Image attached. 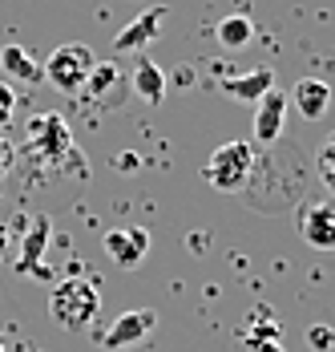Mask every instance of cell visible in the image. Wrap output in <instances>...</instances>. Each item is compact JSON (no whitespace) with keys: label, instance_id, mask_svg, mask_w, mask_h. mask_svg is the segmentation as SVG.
I'll return each instance as SVG.
<instances>
[{"label":"cell","instance_id":"obj_1","mask_svg":"<svg viewBox=\"0 0 335 352\" xmlns=\"http://www.w3.org/2000/svg\"><path fill=\"white\" fill-rule=\"evenodd\" d=\"M101 312V292L93 280H61L49 292V320L65 332H85Z\"/></svg>","mask_w":335,"mask_h":352},{"label":"cell","instance_id":"obj_2","mask_svg":"<svg viewBox=\"0 0 335 352\" xmlns=\"http://www.w3.org/2000/svg\"><path fill=\"white\" fill-rule=\"evenodd\" d=\"M255 158H259V154H255L251 142H222V146L206 158L202 178H206V186L218 190V195H242L246 182H251V170H255Z\"/></svg>","mask_w":335,"mask_h":352},{"label":"cell","instance_id":"obj_3","mask_svg":"<svg viewBox=\"0 0 335 352\" xmlns=\"http://www.w3.org/2000/svg\"><path fill=\"white\" fill-rule=\"evenodd\" d=\"M25 142L29 154L45 166H65L73 158V130L61 113H36L25 122Z\"/></svg>","mask_w":335,"mask_h":352},{"label":"cell","instance_id":"obj_4","mask_svg":"<svg viewBox=\"0 0 335 352\" xmlns=\"http://www.w3.org/2000/svg\"><path fill=\"white\" fill-rule=\"evenodd\" d=\"M93 65H97L93 49L81 45V41H69V45H61V49L49 53V61L41 65V77H45L53 89H61V94H81L85 81H89V73H93Z\"/></svg>","mask_w":335,"mask_h":352},{"label":"cell","instance_id":"obj_5","mask_svg":"<svg viewBox=\"0 0 335 352\" xmlns=\"http://www.w3.org/2000/svg\"><path fill=\"white\" fill-rule=\"evenodd\" d=\"M295 227H299V239L311 251H335V195H311L303 199L299 211H295Z\"/></svg>","mask_w":335,"mask_h":352},{"label":"cell","instance_id":"obj_6","mask_svg":"<svg viewBox=\"0 0 335 352\" xmlns=\"http://www.w3.org/2000/svg\"><path fill=\"white\" fill-rule=\"evenodd\" d=\"M81 94L97 109H122L130 102V73L122 69L117 61H97Z\"/></svg>","mask_w":335,"mask_h":352},{"label":"cell","instance_id":"obj_7","mask_svg":"<svg viewBox=\"0 0 335 352\" xmlns=\"http://www.w3.org/2000/svg\"><path fill=\"white\" fill-rule=\"evenodd\" d=\"M105 255L113 259V267L134 272V267H141V259L150 255V231H146V227H137V223L105 231Z\"/></svg>","mask_w":335,"mask_h":352},{"label":"cell","instance_id":"obj_8","mask_svg":"<svg viewBox=\"0 0 335 352\" xmlns=\"http://www.w3.org/2000/svg\"><path fill=\"white\" fill-rule=\"evenodd\" d=\"M158 324V312L150 308H137V312H122L105 332H101V349L105 352H117V349H130V344H141Z\"/></svg>","mask_w":335,"mask_h":352},{"label":"cell","instance_id":"obj_9","mask_svg":"<svg viewBox=\"0 0 335 352\" xmlns=\"http://www.w3.org/2000/svg\"><path fill=\"white\" fill-rule=\"evenodd\" d=\"M283 118H287V89H275L270 85L267 94L255 102V142L259 146H275L283 138Z\"/></svg>","mask_w":335,"mask_h":352},{"label":"cell","instance_id":"obj_10","mask_svg":"<svg viewBox=\"0 0 335 352\" xmlns=\"http://www.w3.org/2000/svg\"><path fill=\"white\" fill-rule=\"evenodd\" d=\"M162 21H166V8H146L141 16H134L122 33L113 36V53H141V49L158 36Z\"/></svg>","mask_w":335,"mask_h":352},{"label":"cell","instance_id":"obj_11","mask_svg":"<svg viewBox=\"0 0 335 352\" xmlns=\"http://www.w3.org/2000/svg\"><path fill=\"white\" fill-rule=\"evenodd\" d=\"M287 102H295V109H299L307 122H319L332 109V85L319 81V77H303V81L291 85V98Z\"/></svg>","mask_w":335,"mask_h":352},{"label":"cell","instance_id":"obj_12","mask_svg":"<svg viewBox=\"0 0 335 352\" xmlns=\"http://www.w3.org/2000/svg\"><path fill=\"white\" fill-rule=\"evenodd\" d=\"M130 89H134L146 106H162V98H166V73L158 69V61L137 57L134 73H130Z\"/></svg>","mask_w":335,"mask_h":352},{"label":"cell","instance_id":"obj_13","mask_svg":"<svg viewBox=\"0 0 335 352\" xmlns=\"http://www.w3.org/2000/svg\"><path fill=\"white\" fill-rule=\"evenodd\" d=\"M270 85H275V73L255 69V73H242V77H227V81H222V94L235 98V102H259Z\"/></svg>","mask_w":335,"mask_h":352},{"label":"cell","instance_id":"obj_14","mask_svg":"<svg viewBox=\"0 0 335 352\" xmlns=\"http://www.w3.org/2000/svg\"><path fill=\"white\" fill-rule=\"evenodd\" d=\"M45 239H49V219L45 214H36L33 227H29V235H25V243H21V272H29V267H36L41 272V251H45Z\"/></svg>","mask_w":335,"mask_h":352},{"label":"cell","instance_id":"obj_15","mask_svg":"<svg viewBox=\"0 0 335 352\" xmlns=\"http://www.w3.org/2000/svg\"><path fill=\"white\" fill-rule=\"evenodd\" d=\"M214 33L222 41V49H246L255 41V25H251V16H227V21H218Z\"/></svg>","mask_w":335,"mask_h":352},{"label":"cell","instance_id":"obj_16","mask_svg":"<svg viewBox=\"0 0 335 352\" xmlns=\"http://www.w3.org/2000/svg\"><path fill=\"white\" fill-rule=\"evenodd\" d=\"M0 69L8 73V77H21V81H33V77H41L36 61H29V53H25L21 45H4V49H0Z\"/></svg>","mask_w":335,"mask_h":352},{"label":"cell","instance_id":"obj_17","mask_svg":"<svg viewBox=\"0 0 335 352\" xmlns=\"http://www.w3.org/2000/svg\"><path fill=\"white\" fill-rule=\"evenodd\" d=\"M315 175L323 178V186H327V195H335V134L319 150H315Z\"/></svg>","mask_w":335,"mask_h":352},{"label":"cell","instance_id":"obj_18","mask_svg":"<svg viewBox=\"0 0 335 352\" xmlns=\"http://www.w3.org/2000/svg\"><path fill=\"white\" fill-rule=\"evenodd\" d=\"M12 113H16V89L8 81H0V130L12 122Z\"/></svg>","mask_w":335,"mask_h":352},{"label":"cell","instance_id":"obj_19","mask_svg":"<svg viewBox=\"0 0 335 352\" xmlns=\"http://www.w3.org/2000/svg\"><path fill=\"white\" fill-rule=\"evenodd\" d=\"M307 344H311L315 352L335 349V328H311V332H307Z\"/></svg>","mask_w":335,"mask_h":352},{"label":"cell","instance_id":"obj_20","mask_svg":"<svg viewBox=\"0 0 335 352\" xmlns=\"http://www.w3.org/2000/svg\"><path fill=\"white\" fill-rule=\"evenodd\" d=\"M12 166H16V146H12V142H8L4 134H0V178L8 175Z\"/></svg>","mask_w":335,"mask_h":352},{"label":"cell","instance_id":"obj_21","mask_svg":"<svg viewBox=\"0 0 335 352\" xmlns=\"http://www.w3.org/2000/svg\"><path fill=\"white\" fill-rule=\"evenodd\" d=\"M0 195H4V190H0Z\"/></svg>","mask_w":335,"mask_h":352},{"label":"cell","instance_id":"obj_22","mask_svg":"<svg viewBox=\"0 0 335 352\" xmlns=\"http://www.w3.org/2000/svg\"><path fill=\"white\" fill-rule=\"evenodd\" d=\"M0 352H4V349H0Z\"/></svg>","mask_w":335,"mask_h":352}]
</instances>
